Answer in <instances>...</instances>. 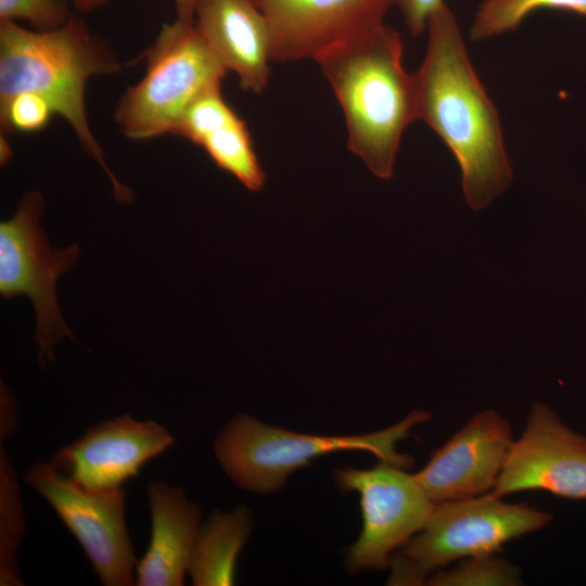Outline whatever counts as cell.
Instances as JSON below:
<instances>
[{"instance_id":"6da1fadb","label":"cell","mask_w":586,"mask_h":586,"mask_svg":"<svg viewBox=\"0 0 586 586\" xmlns=\"http://www.w3.org/2000/svg\"><path fill=\"white\" fill-rule=\"evenodd\" d=\"M426 30V52L413 74L419 118L455 155L468 205L483 209L512 181L499 115L445 3L431 14Z\"/></svg>"},{"instance_id":"7a4b0ae2","label":"cell","mask_w":586,"mask_h":586,"mask_svg":"<svg viewBox=\"0 0 586 586\" xmlns=\"http://www.w3.org/2000/svg\"><path fill=\"white\" fill-rule=\"evenodd\" d=\"M315 61L343 110L348 149L375 177L392 178L403 133L419 119L400 35L383 24L329 48Z\"/></svg>"},{"instance_id":"3957f363","label":"cell","mask_w":586,"mask_h":586,"mask_svg":"<svg viewBox=\"0 0 586 586\" xmlns=\"http://www.w3.org/2000/svg\"><path fill=\"white\" fill-rule=\"evenodd\" d=\"M122 72L109 43L94 35L75 14L60 27L28 30L14 21H0V107L15 94L36 92L74 129L84 150L109 176L120 202L132 200L104 161L86 114L89 78Z\"/></svg>"},{"instance_id":"277c9868","label":"cell","mask_w":586,"mask_h":586,"mask_svg":"<svg viewBox=\"0 0 586 586\" xmlns=\"http://www.w3.org/2000/svg\"><path fill=\"white\" fill-rule=\"evenodd\" d=\"M431 415L411 411L402 421L381 431L361 435H317L289 431L240 415L229 421L216 438L214 451L229 479L245 491L259 494L279 489L297 469L315 458L341 451H366L380 461L404 469L413 458L396 449L413 426Z\"/></svg>"},{"instance_id":"5b68a950","label":"cell","mask_w":586,"mask_h":586,"mask_svg":"<svg viewBox=\"0 0 586 586\" xmlns=\"http://www.w3.org/2000/svg\"><path fill=\"white\" fill-rule=\"evenodd\" d=\"M552 521L545 510L509 504L491 492L434 504L422 528L392 556L388 585L418 586L448 564L497 553L508 542Z\"/></svg>"},{"instance_id":"8992f818","label":"cell","mask_w":586,"mask_h":586,"mask_svg":"<svg viewBox=\"0 0 586 586\" xmlns=\"http://www.w3.org/2000/svg\"><path fill=\"white\" fill-rule=\"evenodd\" d=\"M144 59L145 75L115 111L120 132L132 140L171 135L188 105L227 73L195 25L178 20L163 25Z\"/></svg>"},{"instance_id":"52a82bcc","label":"cell","mask_w":586,"mask_h":586,"mask_svg":"<svg viewBox=\"0 0 586 586\" xmlns=\"http://www.w3.org/2000/svg\"><path fill=\"white\" fill-rule=\"evenodd\" d=\"M42 195L29 191L15 214L0 224V294L5 298L26 295L36 310L35 340L41 366L53 359V347L73 334L62 318L56 281L76 263L79 249H51L40 225Z\"/></svg>"},{"instance_id":"ba28073f","label":"cell","mask_w":586,"mask_h":586,"mask_svg":"<svg viewBox=\"0 0 586 586\" xmlns=\"http://www.w3.org/2000/svg\"><path fill=\"white\" fill-rule=\"evenodd\" d=\"M24 480L76 537L103 585H136L138 560L127 531L123 487L84 488L42 460L28 469Z\"/></svg>"},{"instance_id":"9c48e42d","label":"cell","mask_w":586,"mask_h":586,"mask_svg":"<svg viewBox=\"0 0 586 586\" xmlns=\"http://www.w3.org/2000/svg\"><path fill=\"white\" fill-rule=\"evenodd\" d=\"M333 481L342 492L359 495L362 528L347 550L349 573L383 570L393 553L418 533L434 502L406 469L382 462L370 469H334Z\"/></svg>"},{"instance_id":"30bf717a","label":"cell","mask_w":586,"mask_h":586,"mask_svg":"<svg viewBox=\"0 0 586 586\" xmlns=\"http://www.w3.org/2000/svg\"><path fill=\"white\" fill-rule=\"evenodd\" d=\"M545 491L586 499V436L569 429L547 405L535 402L520 438L514 440L493 495Z\"/></svg>"},{"instance_id":"8fae6325","label":"cell","mask_w":586,"mask_h":586,"mask_svg":"<svg viewBox=\"0 0 586 586\" xmlns=\"http://www.w3.org/2000/svg\"><path fill=\"white\" fill-rule=\"evenodd\" d=\"M397 0H254L271 36V61L316 59L383 25Z\"/></svg>"},{"instance_id":"7c38bea8","label":"cell","mask_w":586,"mask_h":586,"mask_svg":"<svg viewBox=\"0 0 586 586\" xmlns=\"http://www.w3.org/2000/svg\"><path fill=\"white\" fill-rule=\"evenodd\" d=\"M173 444L171 434L163 425L125 415L90 428L50 462L84 488L113 491L138 476L144 463Z\"/></svg>"},{"instance_id":"4fadbf2b","label":"cell","mask_w":586,"mask_h":586,"mask_svg":"<svg viewBox=\"0 0 586 586\" xmlns=\"http://www.w3.org/2000/svg\"><path fill=\"white\" fill-rule=\"evenodd\" d=\"M510 423L494 409L474 415L413 474L434 502L489 493L513 443Z\"/></svg>"},{"instance_id":"5bb4252c","label":"cell","mask_w":586,"mask_h":586,"mask_svg":"<svg viewBox=\"0 0 586 586\" xmlns=\"http://www.w3.org/2000/svg\"><path fill=\"white\" fill-rule=\"evenodd\" d=\"M194 25L221 65L237 74L243 90L266 89L271 36L254 0H199Z\"/></svg>"},{"instance_id":"9a60e30c","label":"cell","mask_w":586,"mask_h":586,"mask_svg":"<svg viewBox=\"0 0 586 586\" xmlns=\"http://www.w3.org/2000/svg\"><path fill=\"white\" fill-rule=\"evenodd\" d=\"M151 514L148 549L138 560L137 586H181L201 511L178 486L153 480L146 488Z\"/></svg>"},{"instance_id":"2e32d148","label":"cell","mask_w":586,"mask_h":586,"mask_svg":"<svg viewBox=\"0 0 586 586\" xmlns=\"http://www.w3.org/2000/svg\"><path fill=\"white\" fill-rule=\"evenodd\" d=\"M249 509L214 511L195 535L187 573L195 586L233 585L238 556L252 531Z\"/></svg>"},{"instance_id":"e0dca14e","label":"cell","mask_w":586,"mask_h":586,"mask_svg":"<svg viewBox=\"0 0 586 586\" xmlns=\"http://www.w3.org/2000/svg\"><path fill=\"white\" fill-rule=\"evenodd\" d=\"M212 161L250 191H260L267 180L245 123L240 118L212 131L200 143Z\"/></svg>"},{"instance_id":"ac0fdd59","label":"cell","mask_w":586,"mask_h":586,"mask_svg":"<svg viewBox=\"0 0 586 586\" xmlns=\"http://www.w3.org/2000/svg\"><path fill=\"white\" fill-rule=\"evenodd\" d=\"M25 531L23 505L16 472L0 443V585H23L17 569V550Z\"/></svg>"},{"instance_id":"d6986e66","label":"cell","mask_w":586,"mask_h":586,"mask_svg":"<svg viewBox=\"0 0 586 586\" xmlns=\"http://www.w3.org/2000/svg\"><path fill=\"white\" fill-rule=\"evenodd\" d=\"M543 9L586 16V0H485L475 13L470 38L480 41L514 30L526 16Z\"/></svg>"},{"instance_id":"ffe728a7","label":"cell","mask_w":586,"mask_h":586,"mask_svg":"<svg viewBox=\"0 0 586 586\" xmlns=\"http://www.w3.org/2000/svg\"><path fill=\"white\" fill-rule=\"evenodd\" d=\"M432 586H518L520 569L497 553L467 558L451 568L433 573L426 582Z\"/></svg>"},{"instance_id":"44dd1931","label":"cell","mask_w":586,"mask_h":586,"mask_svg":"<svg viewBox=\"0 0 586 586\" xmlns=\"http://www.w3.org/2000/svg\"><path fill=\"white\" fill-rule=\"evenodd\" d=\"M239 116L221 94V85H215L199 94L184 110L171 135L194 144L212 131L233 122Z\"/></svg>"},{"instance_id":"7402d4cb","label":"cell","mask_w":586,"mask_h":586,"mask_svg":"<svg viewBox=\"0 0 586 586\" xmlns=\"http://www.w3.org/2000/svg\"><path fill=\"white\" fill-rule=\"evenodd\" d=\"M54 114L50 103L36 92L15 94L0 107V126L4 133L34 132L44 128Z\"/></svg>"},{"instance_id":"603a6c76","label":"cell","mask_w":586,"mask_h":586,"mask_svg":"<svg viewBox=\"0 0 586 586\" xmlns=\"http://www.w3.org/2000/svg\"><path fill=\"white\" fill-rule=\"evenodd\" d=\"M72 14L64 0H0V21L24 20L38 30L60 27Z\"/></svg>"},{"instance_id":"cb8c5ba5","label":"cell","mask_w":586,"mask_h":586,"mask_svg":"<svg viewBox=\"0 0 586 586\" xmlns=\"http://www.w3.org/2000/svg\"><path fill=\"white\" fill-rule=\"evenodd\" d=\"M396 4L409 31L417 37L426 30L429 17L444 4V0H397Z\"/></svg>"},{"instance_id":"d4e9b609","label":"cell","mask_w":586,"mask_h":586,"mask_svg":"<svg viewBox=\"0 0 586 586\" xmlns=\"http://www.w3.org/2000/svg\"><path fill=\"white\" fill-rule=\"evenodd\" d=\"M0 443L10 438L17 429V415L12 393L1 383Z\"/></svg>"},{"instance_id":"484cf974","label":"cell","mask_w":586,"mask_h":586,"mask_svg":"<svg viewBox=\"0 0 586 586\" xmlns=\"http://www.w3.org/2000/svg\"><path fill=\"white\" fill-rule=\"evenodd\" d=\"M199 0H174L177 20L188 24H194V13Z\"/></svg>"},{"instance_id":"4316f807","label":"cell","mask_w":586,"mask_h":586,"mask_svg":"<svg viewBox=\"0 0 586 586\" xmlns=\"http://www.w3.org/2000/svg\"><path fill=\"white\" fill-rule=\"evenodd\" d=\"M76 9L79 11L88 12L92 11L103 4L109 0H72Z\"/></svg>"},{"instance_id":"83f0119b","label":"cell","mask_w":586,"mask_h":586,"mask_svg":"<svg viewBox=\"0 0 586 586\" xmlns=\"http://www.w3.org/2000/svg\"><path fill=\"white\" fill-rule=\"evenodd\" d=\"M11 155L12 152L9 149L7 140H3V136H1V163L5 164Z\"/></svg>"}]
</instances>
